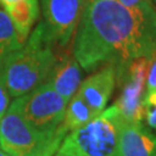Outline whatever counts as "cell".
I'll use <instances>...</instances> for the list:
<instances>
[{
    "mask_svg": "<svg viewBox=\"0 0 156 156\" xmlns=\"http://www.w3.org/2000/svg\"><path fill=\"white\" fill-rule=\"evenodd\" d=\"M122 5L125 7L132 8V9H139V11H149L156 8L151 0H118Z\"/></svg>",
    "mask_w": 156,
    "mask_h": 156,
    "instance_id": "16",
    "label": "cell"
},
{
    "mask_svg": "<svg viewBox=\"0 0 156 156\" xmlns=\"http://www.w3.org/2000/svg\"><path fill=\"white\" fill-rule=\"evenodd\" d=\"M147 90L156 88V58H154L149 64L148 73H147Z\"/></svg>",
    "mask_w": 156,
    "mask_h": 156,
    "instance_id": "17",
    "label": "cell"
},
{
    "mask_svg": "<svg viewBox=\"0 0 156 156\" xmlns=\"http://www.w3.org/2000/svg\"><path fill=\"white\" fill-rule=\"evenodd\" d=\"M149 64L151 60L140 58L116 68L118 81L122 83V93L113 105L117 106L125 122L142 123L145 120L144 98Z\"/></svg>",
    "mask_w": 156,
    "mask_h": 156,
    "instance_id": "6",
    "label": "cell"
},
{
    "mask_svg": "<svg viewBox=\"0 0 156 156\" xmlns=\"http://www.w3.org/2000/svg\"><path fill=\"white\" fill-rule=\"evenodd\" d=\"M89 1H91V0H86V2H87V4H88ZM87 4H86V5H87Z\"/></svg>",
    "mask_w": 156,
    "mask_h": 156,
    "instance_id": "20",
    "label": "cell"
},
{
    "mask_svg": "<svg viewBox=\"0 0 156 156\" xmlns=\"http://www.w3.org/2000/svg\"><path fill=\"white\" fill-rule=\"evenodd\" d=\"M55 156H68V155H66V154H62V153H59V151H57L56 154H55Z\"/></svg>",
    "mask_w": 156,
    "mask_h": 156,
    "instance_id": "19",
    "label": "cell"
},
{
    "mask_svg": "<svg viewBox=\"0 0 156 156\" xmlns=\"http://www.w3.org/2000/svg\"><path fill=\"white\" fill-rule=\"evenodd\" d=\"M56 48L43 22H39L22 48L1 64L2 76L11 97L15 100L46 82L57 59Z\"/></svg>",
    "mask_w": 156,
    "mask_h": 156,
    "instance_id": "2",
    "label": "cell"
},
{
    "mask_svg": "<svg viewBox=\"0 0 156 156\" xmlns=\"http://www.w3.org/2000/svg\"><path fill=\"white\" fill-rule=\"evenodd\" d=\"M73 56L90 72L132 60L156 58V8L132 9L118 0H91L74 35Z\"/></svg>",
    "mask_w": 156,
    "mask_h": 156,
    "instance_id": "1",
    "label": "cell"
},
{
    "mask_svg": "<svg viewBox=\"0 0 156 156\" xmlns=\"http://www.w3.org/2000/svg\"><path fill=\"white\" fill-rule=\"evenodd\" d=\"M97 116L86 101L76 93L68 102L65 111V116L60 125V131L67 135L73 131L89 123L90 120Z\"/></svg>",
    "mask_w": 156,
    "mask_h": 156,
    "instance_id": "12",
    "label": "cell"
},
{
    "mask_svg": "<svg viewBox=\"0 0 156 156\" xmlns=\"http://www.w3.org/2000/svg\"><path fill=\"white\" fill-rule=\"evenodd\" d=\"M117 69L115 65H105L91 74L80 84L78 94L86 101L91 110L100 115L105 109L116 86Z\"/></svg>",
    "mask_w": 156,
    "mask_h": 156,
    "instance_id": "9",
    "label": "cell"
},
{
    "mask_svg": "<svg viewBox=\"0 0 156 156\" xmlns=\"http://www.w3.org/2000/svg\"><path fill=\"white\" fill-rule=\"evenodd\" d=\"M23 44L24 43L21 42L12 20L0 7V62L13 52L21 49Z\"/></svg>",
    "mask_w": 156,
    "mask_h": 156,
    "instance_id": "13",
    "label": "cell"
},
{
    "mask_svg": "<svg viewBox=\"0 0 156 156\" xmlns=\"http://www.w3.org/2000/svg\"><path fill=\"white\" fill-rule=\"evenodd\" d=\"M64 138L39 132L12 104L0 120V148L9 156H55Z\"/></svg>",
    "mask_w": 156,
    "mask_h": 156,
    "instance_id": "4",
    "label": "cell"
},
{
    "mask_svg": "<svg viewBox=\"0 0 156 156\" xmlns=\"http://www.w3.org/2000/svg\"><path fill=\"white\" fill-rule=\"evenodd\" d=\"M86 0H41L43 24L52 42L65 49L76 33Z\"/></svg>",
    "mask_w": 156,
    "mask_h": 156,
    "instance_id": "7",
    "label": "cell"
},
{
    "mask_svg": "<svg viewBox=\"0 0 156 156\" xmlns=\"http://www.w3.org/2000/svg\"><path fill=\"white\" fill-rule=\"evenodd\" d=\"M0 7L7 13L21 42L24 43L38 20V0H0Z\"/></svg>",
    "mask_w": 156,
    "mask_h": 156,
    "instance_id": "11",
    "label": "cell"
},
{
    "mask_svg": "<svg viewBox=\"0 0 156 156\" xmlns=\"http://www.w3.org/2000/svg\"><path fill=\"white\" fill-rule=\"evenodd\" d=\"M0 156H9V155H8V154H6L2 149H0Z\"/></svg>",
    "mask_w": 156,
    "mask_h": 156,
    "instance_id": "18",
    "label": "cell"
},
{
    "mask_svg": "<svg viewBox=\"0 0 156 156\" xmlns=\"http://www.w3.org/2000/svg\"><path fill=\"white\" fill-rule=\"evenodd\" d=\"M123 122L116 105L104 109L89 123L67 134L58 151L68 156H120Z\"/></svg>",
    "mask_w": 156,
    "mask_h": 156,
    "instance_id": "3",
    "label": "cell"
},
{
    "mask_svg": "<svg viewBox=\"0 0 156 156\" xmlns=\"http://www.w3.org/2000/svg\"><path fill=\"white\" fill-rule=\"evenodd\" d=\"M33 127L45 134H60V125L68 102L49 83H43L11 103Z\"/></svg>",
    "mask_w": 156,
    "mask_h": 156,
    "instance_id": "5",
    "label": "cell"
},
{
    "mask_svg": "<svg viewBox=\"0 0 156 156\" xmlns=\"http://www.w3.org/2000/svg\"><path fill=\"white\" fill-rule=\"evenodd\" d=\"M82 78L81 66L73 56V52L65 50L57 51V59L46 83H49L62 96L69 102L78 93Z\"/></svg>",
    "mask_w": 156,
    "mask_h": 156,
    "instance_id": "8",
    "label": "cell"
},
{
    "mask_svg": "<svg viewBox=\"0 0 156 156\" xmlns=\"http://www.w3.org/2000/svg\"><path fill=\"white\" fill-rule=\"evenodd\" d=\"M120 156H156V134L142 123L124 120L119 138Z\"/></svg>",
    "mask_w": 156,
    "mask_h": 156,
    "instance_id": "10",
    "label": "cell"
},
{
    "mask_svg": "<svg viewBox=\"0 0 156 156\" xmlns=\"http://www.w3.org/2000/svg\"><path fill=\"white\" fill-rule=\"evenodd\" d=\"M144 108H145V120L149 127L156 129V88L146 90Z\"/></svg>",
    "mask_w": 156,
    "mask_h": 156,
    "instance_id": "14",
    "label": "cell"
},
{
    "mask_svg": "<svg viewBox=\"0 0 156 156\" xmlns=\"http://www.w3.org/2000/svg\"><path fill=\"white\" fill-rule=\"evenodd\" d=\"M1 64L0 62V120L5 116L8 108L11 105V94L8 91V88L6 86V82L2 76V71H1Z\"/></svg>",
    "mask_w": 156,
    "mask_h": 156,
    "instance_id": "15",
    "label": "cell"
},
{
    "mask_svg": "<svg viewBox=\"0 0 156 156\" xmlns=\"http://www.w3.org/2000/svg\"><path fill=\"white\" fill-rule=\"evenodd\" d=\"M155 2H156V0H155Z\"/></svg>",
    "mask_w": 156,
    "mask_h": 156,
    "instance_id": "21",
    "label": "cell"
}]
</instances>
